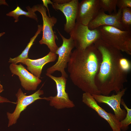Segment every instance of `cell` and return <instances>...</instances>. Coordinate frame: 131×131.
<instances>
[{
    "mask_svg": "<svg viewBox=\"0 0 131 131\" xmlns=\"http://www.w3.org/2000/svg\"><path fill=\"white\" fill-rule=\"evenodd\" d=\"M101 59V54L93 44L85 49H75L67 66L73 83L84 92L92 95L101 94L95 79Z\"/></svg>",
    "mask_w": 131,
    "mask_h": 131,
    "instance_id": "6da1fadb",
    "label": "cell"
},
{
    "mask_svg": "<svg viewBox=\"0 0 131 131\" xmlns=\"http://www.w3.org/2000/svg\"><path fill=\"white\" fill-rule=\"evenodd\" d=\"M102 56L99 69L95 79L96 85L101 94L109 96L113 91L116 93L124 88L127 81V73L120 68V59L123 57L121 51L101 39L93 43Z\"/></svg>",
    "mask_w": 131,
    "mask_h": 131,
    "instance_id": "7a4b0ae2",
    "label": "cell"
},
{
    "mask_svg": "<svg viewBox=\"0 0 131 131\" xmlns=\"http://www.w3.org/2000/svg\"><path fill=\"white\" fill-rule=\"evenodd\" d=\"M98 28L101 39L121 52L131 55V31L122 30L106 25Z\"/></svg>",
    "mask_w": 131,
    "mask_h": 131,
    "instance_id": "3957f363",
    "label": "cell"
},
{
    "mask_svg": "<svg viewBox=\"0 0 131 131\" xmlns=\"http://www.w3.org/2000/svg\"><path fill=\"white\" fill-rule=\"evenodd\" d=\"M31 9L34 12L37 11L41 14L43 22V34L39 42L40 44L46 45L50 51L55 53L58 47L56 42L58 38L53 30V27L57 21V18L54 16L49 17L47 14V9L42 4L34 5Z\"/></svg>",
    "mask_w": 131,
    "mask_h": 131,
    "instance_id": "277c9868",
    "label": "cell"
},
{
    "mask_svg": "<svg viewBox=\"0 0 131 131\" xmlns=\"http://www.w3.org/2000/svg\"><path fill=\"white\" fill-rule=\"evenodd\" d=\"M69 33L76 49H85L101 39L100 33L98 28L90 30L88 26L77 22Z\"/></svg>",
    "mask_w": 131,
    "mask_h": 131,
    "instance_id": "5b68a950",
    "label": "cell"
},
{
    "mask_svg": "<svg viewBox=\"0 0 131 131\" xmlns=\"http://www.w3.org/2000/svg\"><path fill=\"white\" fill-rule=\"evenodd\" d=\"M59 34L63 41L61 46L58 47L55 52L58 55L57 61L56 63L46 70V74H51L56 71L60 72L61 76L66 78L68 75L65 69L67 67V65L72 53L71 51L75 47L74 41L71 37L67 39L63 36L57 30Z\"/></svg>",
    "mask_w": 131,
    "mask_h": 131,
    "instance_id": "8992f818",
    "label": "cell"
},
{
    "mask_svg": "<svg viewBox=\"0 0 131 131\" xmlns=\"http://www.w3.org/2000/svg\"><path fill=\"white\" fill-rule=\"evenodd\" d=\"M46 75L55 82L57 90L55 96L46 97V100L49 101L50 106L58 110L74 107V103L70 99L66 92V78L62 76L56 77L51 74H46Z\"/></svg>",
    "mask_w": 131,
    "mask_h": 131,
    "instance_id": "52a82bcc",
    "label": "cell"
},
{
    "mask_svg": "<svg viewBox=\"0 0 131 131\" xmlns=\"http://www.w3.org/2000/svg\"><path fill=\"white\" fill-rule=\"evenodd\" d=\"M44 94L43 90L40 89L33 94L29 95H26L19 88L16 94L17 100L16 106L15 109L12 113L8 112L7 115L8 120V127L15 124L19 118L21 112L26 109L27 106L35 101L43 99L46 100V97H40V96Z\"/></svg>",
    "mask_w": 131,
    "mask_h": 131,
    "instance_id": "ba28073f",
    "label": "cell"
},
{
    "mask_svg": "<svg viewBox=\"0 0 131 131\" xmlns=\"http://www.w3.org/2000/svg\"><path fill=\"white\" fill-rule=\"evenodd\" d=\"M101 9L99 0H83L78 4L76 22L88 26Z\"/></svg>",
    "mask_w": 131,
    "mask_h": 131,
    "instance_id": "9c48e42d",
    "label": "cell"
},
{
    "mask_svg": "<svg viewBox=\"0 0 131 131\" xmlns=\"http://www.w3.org/2000/svg\"><path fill=\"white\" fill-rule=\"evenodd\" d=\"M9 68L13 74L18 76L21 86L26 90H35L41 82V79L30 73L21 64L11 63Z\"/></svg>",
    "mask_w": 131,
    "mask_h": 131,
    "instance_id": "30bf717a",
    "label": "cell"
},
{
    "mask_svg": "<svg viewBox=\"0 0 131 131\" xmlns=\"http://www.w3.org/2000/svg\"><path fill=\"white\" fill-rule=\"evenodd\" d=\"M83 102L89 107L95 111L101 117L106 120L111 127L113 131L120 130V121L116 118L114 114L108 113L100 106L97 102L90 93L84 92L82 97Z\"/></svg>",
    "mask_w": 131,
    "mask_h": 131,
    "instance_id": "8fae6325",
    "label": "cell"
},
{
    "mask_svg": "<svg viewBox=\"0 0 131 131\" xmlns=\"http://www.w3.org/2000/svg\"><path fill=\"white\" fill-rule=\"evenodd\" d=\"M122 11V9H119L116 13L107 14L101 9L95 17L88 25L89 28L93 30L100 26L106 25L124 30L121 23Z\"/></svg>",
    "mask_w": 131,
    "mask_h": 131,
    "instance_id": "7c38bea8",
    "label": "cell"
},
{
    "mask_svg": "<svg viewBox=\"0 0 131 131\" xmlns=\"http://www.w3.org/2000/svg\"><path fill=\"white\" fill-rule=\"evenodd\" d=\"M127 88H124L115 95L106 96L101 94L92 95L97 102L107 104L113 110L114 115L119 121L123 120L126 116V110L120 107L122 98L124 95Z\"/></svg>",
    "mask_w": 131,
    "mask_h": 131,
    "instance_id": "4fadbf2b",
    "label": "cell"
},
{
    "mask_svg": "<svg viewBox=\"0 0 131 131\" xmlns=\"http://www.w3.org/2000/svg\"><path fill=\"white\" fill-rule=\"evenodd\" d=\"M78 0H71L69 2L63 4L53 3L52 6L55 10L61 11L65 16L66 22L64 29L69 33L74 27L75 23L78 4Z\"/></svg>",
    "mask_w": 131,
    "mask_h": 131,
    "instance_id": "5bb4252c",
    "label": "cell"
},
{
    "mask_svg": "<svg viewBox=\"0 0 131 131\" xmlns=\"http://www.w3.org/2000/svg\"><path fill=\"white\" fill-rule=\"evenodd\" d=\"M57 57V55L55 53L50 51L47 55L41 58L36 59L28 58L21 60L19 63L25 65L27 70L40 78L43 66L48 63L55 61Z\"/></svg>",
    "mask_w": 131,
    "mask_h": 131,
    "instance_id": "9a60e30c",
    "label": "cell"
},
{
    "mask_svg": "<svg viewBox=\"0 0 131 131\" xmlns=\"http://www.w3.org/2000/svg\"><path fill=\"white\" fill-rule=\"evenodd\" d=\"M42 25H38L37 31L34 35L30 39L29 42L21 53L16 57L13 58H10L8 62L12 64H16L21 60L29 58L28 54L29 50L33 44V42L35 39L42 31Z\"/></svg>",
    "mask_w": 131,
    "mask_h": 131,
    "instance_id": "2e32d148",
    "label": "cell"
},
{
    "mask_svg": "<svg viewBox=\"0 0 131 131\" xmlns=\"http://www.w3.org/2000/svg\"><path fill=\"white\" fill-rule=\"evenodd\" d=\"M28 11L26 12L22 10L19 6H17L14 10L9 12L6 14V15L13 17L15 19V22L18 21L19 16L21 15H24L27 17L33 19L37 21H38V17L35 12L32 10L31 8L28 6L26 7Z\"/></svg>",
    "mask_w": 131,
    "mask_h": 131,
    "instance_id": "e0dca14e",
    "label": "cell"
},
{
    "mask_svg": "<svg viewBox=\"0 0 131 131\" xmlns=\"http://www.w3.org/2000/svg\"><path fill=\"white\" fill-rule=\"evenodd\" d=\"M121 23L124 30L131 31V8L122 9Z\"/></svg>",
    "mask_w": 131,
    "mask_h": 131,
    "instance_id": "ac0fdd59",
    "label": "cell"
},
{
    "mask_svg": "<svg viewBox=\"0 0 131 131\" xmlns=\"http://www.w3.org/2000/svg\"><path fill=\"white\" fill-rule=\"evenodd\" d=\"M117 0H99V4L101 9L104 11L107 12L109 14L113 12L116 13Z\"/></svg>",
    "mask_w": 131,
    "mask_h": 131,
    "instance_id": "d6986e66",
    "label": "cell"
},
{
    "mask_svg": "<svg viewBox=\"0 0 131 131\" xmlns=\"http://www.w3.org/2000/svg\"><path fill=\"white\" fill-rule=\"evenodd\" d=\"M121 104L123 106L126 111V116L120 121V130L122 131H126L129 129V126L131 123V109L127 106L123 99H122Z\"/></svg>",
    "mask_w": 131,
    "mask_h": 131,
    "instance_id": "ffe728a7",
    "label": "cell"
},
{
    "mask_svg": "<svg viewBox=\"0 0 131 131\" xmlns=\"http://www.w3.org/2000/svg\"><path fill=\"white\" fill-rule=\"evenodd\" d=\"M119 65L122 70L125 73H128L131 69V65L130 62L123 57L120 59Z\"/></svg>",
    "mask_w": 131,
    "mask_h": 131,
    "instance_id": "44dd1931",
    "label": "cell"
},
{
    "mask_svg": "<svg viewBox=\"0 0 131 131\" xmlns=\"http://www.w3.org/2000/svg\"><path fill=\"white\" fill-rule=\"evenodd\" d=\"M117 6L119 9L131 8V0H117Z\"/></svg>",
    "mask_w": 131,
    "mask_h": 131,
    "instance_id": "7402d4cb",
    "label": "cell"
},
{
    "mask_svg": "<svg viewBox=\"0 0 131 131\" xmlns=\"http://www.w3.org/2000/svg\"><path fill=\"white\" fill-rule=\"evenodd\" d=\"M42 1L43 3V5L46 8L47 10L49 13V16L51 17L50 15L49 10L48 8V4H51L52 5L53 4V2L52 1L50 0H42Z\"/></svg>",
    "mask_w": 131,
    "mask_h": 131,
    "instance_id": "603a6c76",
    "label": "cell"
},
{
    "mask_svg": "<svg viewBox=\"0 0 131 131\" xmlns=\"http://www.w3.org/2000/svg\"><path fill=\"white\" fill-rule=\"evenodd\" d=\"M71 0H53L52 2L55 3L59 4H63L68 3Z\"/></svg>",
    "mask_w": 131,
    "mask_h": 131,
    "instance_id": "cb8c5ba5",
    "label": "cell"
},
{
    "mask_svg": "<svg viewBox=\"0 0 131 131\" xmlns=\"http://www.w3.org/2000/svg\"><path fill=\"white\" fill-rule=\"evenodd\" d=\"M5 102H9L15 104H16V102L10 101L7 98L0 96V103Z\"/></svg>",
    "mask_w": 131,
    "mask_h": 131,
    "instance_id": "d4e9b609",
    "label": "cell"
},
{
    "mask_svg": "<svg viewBox=\"0 0 131 131\" xmlns=\"http://www.w3.org/2000/svg\"><path fill=\"white\" fill-rule=\"evenodd\" d=\"M3 5L8 6V4L4 0H0V5Z\"/></svg>",
    "mask_w": 131,
    "mask_h": 131,
    "instance_id": "484cf974",
    "label": "cell"
},
{
    "mask_svg": "<svg viewBox=\"0 0 131 131\" xmlns=\"http://www.w3.org/2000/svg\"><path fill=\"white\" fill-rule=\"evenodd\" d=\"M0 94L4 90L3 89V86L0 84Z\"/></svg>",
    "mask_w": 131,
    "mask_h": 131,
    "instance_id": "4316f807",
    "label": "cell"
},
{
    "mask_svg": "<svg viewBox=\"0 0 131 131\" xmlns=\"http://www.w3.org/2000/svg\"><path fill=\"white\" fill-rule=\"evenodd\" d=\"M5 32H3L0 33V37L1 36H2L4 34H5Z\"/></svg>",
    "mask_w": 131,
    "mask_h": 131,
    "instance_id": "83f0119b",
    "label": "cell"
},
{
    "mask_svg": "<svg viewBox=\"0 0 131 131\" xmlns=\"http://www.w3.org/2000/svg\"><path fill=\"white\" fill-rule=\"evenodd\" d=\"M117 131H122L121 130H120Z\"/></svg>",
    "mask_w": 131,
    "mask_h": 131,
    "instance_id": "f1b7e54d",
    "label": "cell"
}]
</instances>
